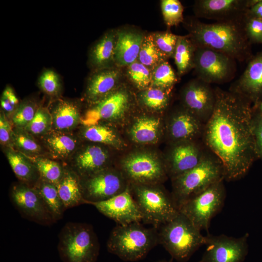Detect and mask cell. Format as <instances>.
<instances>
[{
    "instance_id": "obj_1",
    "label": "cell",
    "mask_w": 262,
    "mask_h": 262,
    "mask_svg": "<svg viewBox=\"0 0 262 262\" xmlns=\"http://www.w3.org/2000/svg\"><path fill=\"white\" fill-rule=\"evenodd\" d=\"M213 113L204 124L202 138L206 147L221 162L224 180L244 177L258 159L252 131V105L230 90L214 88Z\"/></svg>"
},
{
    "instance_id": "obj_2",
    "label": "cell",
    "mask_w": 262,
    "mask_h": 262,
    "mask_svg": "<svg viewBox=\"0 0 262 262\" xmlns=\"http://www.w3.org/2000/svg\"><path fill=\"white\" fill-rule=\"evenodd\" d=\"M245 18L246 15L239 19L206 23L193 18L185 21L184 25L196 47L208 48L236 61L248 62L253 54L245 32Z\"/></svg>"
},
{
    "instance_id": "obj_3",
    "label": "cell",
    "mask_w": 262,
    "mask_h": 262,
    "mask_svg": "<svg viewBox=\"0 0 262 262\" xmlns=\"http://www.w3.org/2000/svg\"><path fill=\"white\" fill-rule=\"evenodd\" d=\"M140 222L117 225L108 239V251L127 262L144 259L159 244L158 229L146 228Z\"/></svg>"
},
{
    "instance_id": "obj_4",
    "label": "cell",
    "mask_w": 262,
    "mask_h": 262,
    "mask_svg": "<svg viewBox=\"0 0 262 262\" xmlns=\"http://www.w3.org/2000/svg\"><path fill=\"white\" fill-rule=\"evenodd\" d=\"M222 180L224 173L221 162L211 152H207L196 166L172 179L171 196L179 211L188 199Z\"/></svg>"
},
{
    "instance_id": "obj_5",
    "label": "cell",
    "mask_w": 262,
    "mask_h": 262,
    "mask_svg": "<svg viewBox=\"0 0 262 262\" xmlns=\"http://www.w3.org/2000/svg\"><path fill=\"white\" fill-rule=\"evenodd\" d=\"M158 229L159 244L180 262L187 261L206 243V236L180 213Z\"/></svg>"
},
{
    "instance_id": "obj_6",
    "label": "cell",
    "mask_w": 262,
    "mask_h": 262,
    "mask_svg": "<svg viewBox=\"0 0 262 262\" xmlns=\"http://www.w3.org/2000/svg\"><path fill=\"white\" fill-rule=\"evenodd\" d=\"M58 250L63 262H96L99 244L90 225L68 223L60 233Z\"/></svg>"
},
{
    "instance_id": "obj_7",
    "label": "cell",
    "mask_w": 262,
    "mask_h": 262,
    "mask_svg": "<svg viewBox=\"0 0 262 262\" xmlns=\"http://www.w3.org/2000/svg\"><path fill=\"white\" fill-rule=\"evenodd\" d=\"M132 195L142 215V221L158 229L180 213L171 195L158 184H131Z\"/></svg>"
},
{
    "instance_id": "obj_8",
    "label": "cell",
    "mask_w": 262,
    "mask_h": 262,
    "mask_svg": "<svg viewBox=\"0 0 262 262\" xmlns=\"http://www.w3.org/2000/svg\"><path fill=\"white\" fill-rule=\"evenodd\" d=\"M224 180L189 198L179 209L180 213L201 231H208L212 219L224 205L226 196Z\"/></svg>"
},
{
    "instance_id": "obj_9",
    "label": "cell",
    "mask_w": 262,
    "mask_h": 262,
    "mask_svg": "<svg viewBox=\"0 0 262 262\" xmlns=\"http://www.w3.org/2000/svg\"><path fill=\"white\" fill-rule=\"evenodd\" d=\"M236 62L220 51L206 47H196L194 69L197 78L210 84H222L235 77Z\"/></svg>"
},
{
    "instance_id": "obj_10",
    "label": "cell",
    "mask_w": 262,
    "mask_h": 262,
    "mask_svg": "<svg viewBox=\"0 0 262 262\" xmlns=\"http://www.w3.org/2000/svg\"><path fill=\"white\" fill-rule=\"evenodd\" d=\"M121 173L131 184H159L167 175L165 165L147 152L131 154L121 163Z\"/></svg>"
},
{
    "instance_id": "obj_11",
    "label": "cell",
    "mask_w": 262,
    "mask_h": 262,
    "mask_svg": "<svg viewBox=\"0 0 262 262\" xmlns=\"http://www.w3.org/2000/svg\"><path fill=\"white\" fill-rule=\"evenodd\" d=\"M81 185L85 204L108 199L123 192L129 185L121 172L109 169L87 176Z\"/></svg>"
},
{
    "instance_id": "obj_12",
    "label": "cell",
    "mask_w": 262,
    "mask_h": 262,
    "mask_svg": "<svg viewBox=\"0 0 262 262\" xmlns=\"http://www.w3.org/2000/svg\"><path fill=\"white\" fill-rule=\"evenodd\" d=\"M248 233L238 238L208 234L206 249L199 262H243L248 254Z\"/></svg>"
},
{
    "instance_id": "obj_13",
    "label": "cell",
    "mask_w": 262,
    "mask_h": 262,
    "mask_svg": "<svg viewBox=\"0 0 262 262\" xmlns=\"http://www.w3.org/2000/svg\"><path fill=\"white\" fill-rule=\"evenodd\" d=\"M181 100L183 107L203 124L211 116L215 104L214 88L198 78L190 81L183 89Z\"/></svg>"
},
{
    "instance_id": "obj_14",
    "label": "cell",
    "mask_w": 262,
    "mask_h": 262,
    "mask_svg": "<svg viewBox=\"0 0 262 262\" xmlns=\"http://www.w3.org/2000/svg\"><path fill=\"white\" fill-rule=\"evenodd\" d=\"M11 198L18 211L29 220L44 225H51L56 221L34 188L16 185L12 188Z\"/></svg>"
},
{
    "instance_id": "obj_15",
    "label": "cell",
    "mask_w": 262,
    "mask_h": 262,
    "mask_svg": "<svg viewBox=\"0 0 262 262\" xmlns=\"http://www.w3.org/2000/svg\"><path fill=\"white\" fill-rule=\"evenodd\" d=\"M258 0H197L194 11L197 17L218 21L244 17L247 10Z\"/></svg>"
},
{
    "instance_id": "obj_16",
    "label": "cell",
    "mask_w": 262,
    "mask_h": 262,
    "mask_svg": "<svg viewBox=\"0 0 262 262\" xmlns=\"http://www.w3.org/2000/svg\"><path fill=\"white\" fill-rule=\"evenodd\" d=\"M102 214L117 225L142 221V215L131 193L130 186L122 193L106 200L90 203Z\"/></svg>"
},
{
    "instance_id": "obj_17",
    "label": "cell",
    "mask_w": 262,
    "mask_h": 262,
    "mask_svg": "<svg viewBox=\"0 0 262 262\" xmlns=\"http://www.w3.org/2000/svg\"><path fill=\"white\" fill-rule=\"evenodd\" d=\"M206 153L196 140L174 143L165 166L167 175L172 179L188 171L196 166Z\"/></svg>"
},
{
    "instance_id": "obj_18",
    "label": "cell",
    "mask_w": 262,
    "mask_h": 262,
    "mask_svg": "<svg viewBox=\"0 0 262 262\" xmlns=\"http://www.w3.org/2000/svg\"><path fill=\"white\" fill-rule=\"evenodd\" d=\"M229 90L243 96L252 106L262 99V50L248 61L245 70Z\"/></svg>"
},
{
    "instance_id": "obj_19",
    "label": "cell",
    "mask_w": 262,
    "mask_h": 262,
    "mask_svg": "<svg viewBox=\"0 0 262 262\" xmlns=\"http://www.w3.org/2000/svg\"><path fill=\"white\" fill-rule=\"evenodd\" d=\"M129 101V95L125 91H114L88 110L81 118V122L88 127L98 124L101 121L119 118L126 112Z\"/></svg>"
},
{
    "instance_id": "obj_20",
    "label": "cell",
    "mask_w": 262,
    "mask_h": 262,
    "mask_svg": "<svg viewBox=\"0 0 262 262\" xmlns=\"http://www.w3.org/2000/svg\"><path fill=\"white\" fill-rule=\"evenodd\" d=\"M204 127V124L183 107L171 116L168 132L174 143L196 140L202 137Z\"/></svg>"
},
{
    "instance_id": "obj_21",
    "label": "cell",
    "mask_w": 262,
    "mask_h": 262,
    "mask_svg": "<svg viewBox=\"0 0 262 262\" xmlns=\"http://www.w3.org/2000/svg\"><path fill=\"white\" fill-rule=\"evenodd\" d=\"M120 71L112 67L96 70L88 79L85 96L95 104L113 93L120 78Z\"/></svg>"
},
{
    "instance_id": "obj_22",
    "label": "cell",
    "mask_w": 262,
    "mask_h": 262,
    "mask_svg": "<svg viewBox=\"0 0 262 262\" xmlns=\"http://www.w3.org/2000/svg\"><path fill=\"white\" fill-rule=\"evenodd\" d=\"M144 36L141 33L123 30L116 34L115 63L120 66H129L137 60Z\"/></svg>"
},
{
    "instance_id": "obj_23",
    "label": "cell",
    "mask_w": 262,
    "mask_h": 262,
    "mask_svg": "<svg viewBox=\"0 0 262 262\" xmlns=\"http://www.w3.org/2000/svg\"><path fill=\"white\" fill-rule=\"evenodd\" d=\"M116 42V34L110 31L105 33L92 48L89 60L96 70L111 67L115 62Z\"/></svg>"
},
{
    "instance_id": "obj_24",
    "label": "cell",
    "mask_w": 262,
    "mask_h": 262,
    "mask_svg": "<svg viewBox=\"0 0 262 262\" xmlns=\"http://www.w3.org/2000/svg\"><path fill=\"white\" fill-rule=\"evenodd\" d=\"M108 154L102 147L92 146L81 152L76 159V165L82 175L85 176L105 169Z\"/></svg>"
},
{
    "instance_id": "obj_25",
    "label": "cell",
    "mask_w": 262,
    "mask_h": 262,
    "mask_svg": "<svg viewBox=\"0 0 262 262\" xmlns=\"http://www.w3.org/2000/svg\"><path fill=\"white\" fill-rule=\"evenodd\" d=\"M55 185L65 209L85 204L81 182L73 173L65 172L61 180Z\"/></svg>"
},
{
    "instance_id": "obj_26",
    "label": "cell",
    "mask_w": 262,
    "mask_h": 262,
    "mask_svg": "<svg viewBox=\"0 0 262 262\" xmlns=\"http://www.w3.org/2000/svg\"><path fill=\"white\" fill-rule=\"evenodd\" d=\"M161 122L153 117L142 116L133 123L130 130L131 139L139 144H151L160 135Z\"/></svg>"
},
{
    "instance_id": "obj_27",
    "label": "cell",
    "mask_w": 262,
    "mask_h": 262,
    "mask_svg": "<svg viewBox=\"0 0 262 262\" xmlns=\"http://www.w3.org/2000/svg\"><path fill=\"white\" fill-rule=\"evenodd\" d=\"M196 49V45L188 35L179 36L173 56L179 76L194 68Z\"/></svg>"
},
{
    "instance_id": "obj_28",
    "label": "cell",
    "mask_w": 262,
    "mask_h": 262,
    "mask_svg": "<svg viewBox=\"0 0 262 262\" xmlns=\"http://www.w3.org/2000/svg\"><path fill=\"white\" fill-rule=\"evenodd\" d=\"M52 124L59 130H68L75 126L81 120L77 106L73 102L60 100L52 115Z\"/></svg>"
},
{
    "instance_id": "obj_29",
    "label": "cell",
    "mask_w": 262,
    "mask_h": 262,
    "mask_svg": "<svg viewBox=\"0 0 262 262\" xmlns=\"http://www.w3.org/2000/svg\"><path fill=\"white\" fill-rule=\"evenodd\" d=\"M38 186L34 188L45 202L56 221L62 218L64 205L60 198L56 185L42 179Z\"/></svg>"
},
{
    "instance_id": "obj_30",
    "label": "cell",
    "mask_w": 262,
    "mask_h": 262,
    "mask_svg": "<svg viewBox=\"0 0 262 262\" xmlns=\"http://www.w3.org/2000/svg\"><path fill=\"white\" fill-rule=\"evenodd\" d=\"M6 156L13 172L18 179L25 182L35 179L37 169L25 156L13 149H9Z\"/></svg>"
},
{
    "instance_id": "obj_31",
    "label": "cell",
    "mask_w": 262,
    "mask_h": 262,
    "mask_svg": "<svg viewBox=\"0 0 262 262\" xmlns=\"http://www.w3.org/2000/svg\"><path fill=\"white\" fill-rule=\"evenodd\" d=\"M166 59L157 48L153 34L144 36L137 61L152 71Z\"/></svg>"
},
{
    "instance_id": "obj_32",
    "label": "cell",
    "mask_w": 262,
    "mask_h": 262,
    "mask_svg": "<svg viewBox=\"0 0 262 262\" xmlns=\"http://www.w3.org/2000/svg\"><path fill=\"white\" fill-rule=\"evenodd\" d=\"M84 137L92 142H98L120 148L123 146L121 140L111 128L96 124L87 127L84 130Z\"/></svg>"
},
{
    "instance_id": "obj_33",
    "label": "cell",
    "mask_w": 262,
    "mask_h": 262,
    "mask_svg": "<svg viewBox=\"0 0 262 262\" xmlns=\"http://www.w3.org/2000/svg\"><path fill=\"white\" fill-rule=\"evenodd\" d=\"M177 81L176 74L166 61L161 63L152 71L151 87L170 91Z\"/></svg>"
},
{
    "instance_id": "obj_34",
    "label": "cell",
    "mask_w": 262,
    "mask_h": 262,
    "mask_svg": "<svg viewBox=\"0 0 262 262\" xmlns=\"http://www.w3.org/2000/svg\"><path fill=\"white\" fill-rule=\"evenodd\" d=\"M46 142L51 152L59 157L69 156L76 147V141L73 137L59 132L50 135Z\"/></svg>"
},
{
    "instance_id": "obj_35",
    "label": "cell",
    "mask_w": 262,
    "mask_h": 262,
    "mask_svg": "<svg viewBox=\"0 0 262 262\" xmlns=\"http://www.w3.org/2000/svg\"><path fill=\"white\" fill-rule=\"evenodd\" d=\"M170 91L150 87L143 90L140 94L142 103L152 110H162L168 105Z\"/></svg>"
},
{
    "instance_id": "obj_36",
    "label": "cell",
    "mask_w": 262,
    "mask_h": 262,
    "mask_svg": "<svg viewBox=\"0 0 262 262\" xmlns=\"http://www.w3.org/2000/svg\"><path fill=\"white\" fill-rule=\"evenodd\" d=\"M33 161L40 177L44 180L56 185L64 175L61 166L54 161L41 158Z\"/></svg>"
},
{
    "instance_id": "obj_37",
    "label": "cell",
    "mask_w": 262,
    "mask_h": 262,
    "mask_svg": "<svg viewBox=\"0 0 262 262\" xmlns=\"http://www.w3.org/2000/svg\"><path fill=\"white\" fill-rule=\"evenodd\" d=\"M161 7L164 22L167 26H177L183 22V7L179 0H163L161 1Z\"/></svg>"
},
{
    "instance_id": "obj_38",
    "label": "cell",
    "mask_w": 262,
    "mask_h": 262,
    "mask_svg": "<svg viewBox=\"0 0 262 262\" xmlns=\"http://www.w3.org/2000/svg\"><path fill=\"white\" fill-rule=\"evenodd\" d=\"M127 72L130 80L138 89L144 90L150 85L152 71L138 61L129 65Z\"/></svg>"
},
{
    "instance_id": "obj_39",
    "label": "cell",
    "mask_w": 262,
    "mask_h": 262,
    "mask_svg": "<svg viewBox=\"0 0 262 262\" xmlns=\"http://www.w3.org/2000/svg\"><path fill=\"white\" fill-rule=\"evenodd\" d=\"M52 126V115L47 109L40 108L37 110L34 117L24 130L28 133L39 135L48 131Z\"/></svg>"
},
{
    "instance_id": "obj_40",
    "label": "cell",
    "mask_w": 262,
    "mask_h": 262,
    "mask_svg": "<svg viewBox=\"0 0 262 262\" xmlns=\"http://www.w3.org/2000/svg\"><path fill=\"white\" fill-rule=\"evenodd\" d=\"M153 36L157 48L164 57L173 58L179 35L164 32L153 34Z\"/></svg>"
},
{
    "instance_id": "obj_41",
    "label": "cell",
    "mask_w": 262,
    "mask_h": 262,
    "mask_svg": "<svg viewBox=\"0 0 262 262\" xmlns=\"http://www.w3.org/2000/svg\"><path fill=\"white\" fill-rule=\"evenodd\" d=\"M13 142L21 150L29 153H37L40 146L24 129L17 128L13 132Z\"/></svg>"
},
{
    "instance_id": "obj_42",
    "label": "cell",
    "mask_w": 262,
    "mask_h": 262,
    "mask_svg": "<svg viewBox=\"0 0 262 262\" xmlns=\"http://www.w3.org/2000/svg\"><path fill=\"white\" fill-rule=\"evenodd\" d=\"M37 110L33 103L25 101L13 113L12 121L17 128L24 129L34 116Z\"/></svg>"
},
{
    "instance_id": "obj_43",
    "label": "cell",
    "mask_w": 262,
    "mask_h": 262,
    "mask_svg": "<svg viewBox=\"0 0 262 262\" xmlns=\"http://www.w3.org/2000/svg\"><path fill=\"white\" fill-rule=\"evenodd\" d=\"M38 83L41 89L50 96L57 95L61 88L59 75L51 69L46 70L42 73L38 79Z\"/></svg>"
},
{
    "instance_id": "obj_44",
    "label": "cell",
    "mask_w": 262,
    "mask_h": 262,
    "mask_svg": "<svg viewBox=\"0 0 262 262\" xmlns=\"http://www.w3.org/2000/svg\"><path fill=\"white\" fill-rule=\"evenodd\" d=\"M245 28L246 36L251 44H262V19L246 14Z\"/></svg>"
},
{
    "instance_id": "obj_45",
    "label": "cell",
    "mask_w": 262,
    "mask_h": 262,
    "mask_svg": "<svg viewBox=\"0 0 262 262\" xmlns=\"http://www.w3.org/2000/svg\"><path fill=\"white\" fill-rule=\"evenodd\" d=\"M252 127L257 157L262 160V115L253 110Z\"/></svg>"
},
{
    "instance_id": "obj_46",
    "label": "cell",
    "mask_w": 262,
    "mask_h": 262,
    "mask_svg": "<svg viewBox=\"0 0 262 262\" xmlns=\"http://www.w3.org/2000/svg\"><path fill=\"white\" fill-rule=\"evenodd\" d=\"M19 105L18 99L13 89L7 86L3 91L0 98V105L3 111L8 114H13Z\"/></svg>"
},
{
    "instance_id": "obj_47",
    "label": "cell",
    "mask_w": 262,
    "mask_h": 262,
    "mask_svg": "<svg viewBox=\"0 0 262 262\" xmlns=\"http://www.w3.org/2000/svg\"><path fill=\"white\" fill-rule=\"evenodd\" d=\"M14 131L11 125L2 112L0 115V141L3 145H9L13 141Z\"/></svg>"
},
{
    "instance_id": "obj_48",
    "label": "cell",
    "mask_w": 262,
    "mask_h": 262,
    "mask_svg": "<svg viewBox=\"0 0 262 262\" xmlns=\"http://www.w3.org/2000/svg\"><path fill=\"white\" fill-rule=\"evenodd\" d=\"M246 15L248 16L262 19V0H258L247 10Z\"/></svg>"
},
{
    "instance_id": "obj_49",
    "label": "cell",
    "mask_w": 262,
    "mask_h": 262,
    "mask_svg": "<svg viewBox=\"0 0 262 262\" xmlns=\"http://www.w3.org/2000/svg\"><path fill=\"white\" fill-rule=\"evenodd\" d=\"M252 110L262 115V99L256 105L252 106Z\"/></svg>"
},
{
    "instance_id": "obj_50",
    "label": "cell",
    "mask_w": 262,
    "mask_h": 262,
    "mask_svg": "<svg viewBox=\"0 0 262 262\" xmlns=\"http://www.w3.org/2000/svg\"><path fill=\"white\" fill-rule=\"evenodd\" d=\"M158 262H172V260L169 261H165V260H161V261H158Z\"/></svg>"
}]
</instances>
